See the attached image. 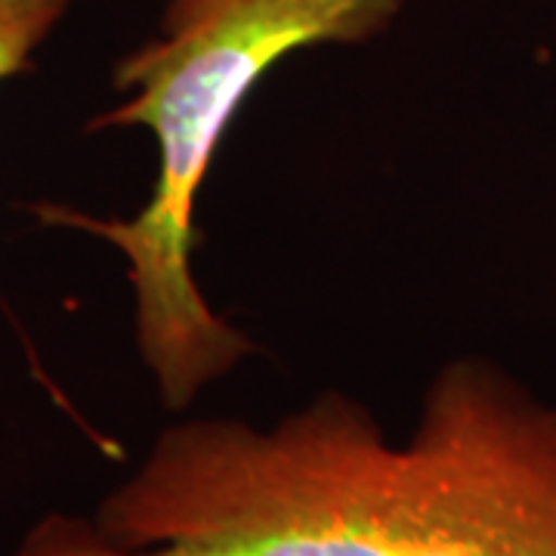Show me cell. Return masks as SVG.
I'll return each instance as SVG.
<instances>
[{"label":"cell","instance_id":"6da1fadb","mask_svg":"<svg viewBox=\"0 0 556 556\" xmlns=\"http://www.w3.org/2000/svg\"><path fill=\"white\" fill-rule=\"evenodd\" d=\"M402 0H167L161 35L115 65L127 100L87 124L90 134L146 127L159 177L137 217L102 219L68 204H38L47 226L115 244L134 288L137 346L167 412L192 405L254 343L195 285V195L244 97L278 60L316 43H358L383 31Z\"/></svg>","mask_w":556,"mask_h":556},{"label":"cell","instance_id":"3957f363","mask_svg":"<svg viewBox=\"0 0 556 556\" xmlns=\"http://www.w3.org/2000/svg\"><path fill=\"white\" fill-rule=\"evenodd\" d=\"M396 556H556V405L479 356L430 380L396 442Z\"/></svg>","mask_w":556,"mask_h":556},{"label":"cell","instance_id":"277c9868","mask_svg":"<svg viewBox=\"0 0 556 556\" xmlns=\"http://www.w3.org/2000/svg\"><path fill=\"white\" fill-rule=\"evenodd\" d=\"M72 0H0V80L16 78L53 35Z\"/></svg>","mask_w":556,"mask_h":556},{"label":"cell","instance_id":"7a4b0ae2","mask_svg":"<svg viewBox=\"0 0 556 556\" xmlns=\"http://www.w3.org/2000/svg\"><path fill=\"white\" fill-rule=\"evenodd\" d=\"M393 460L371 408L338 390L269 427L182 420L93 514H43L13 556H396Z\"/></svg>","mask_w":556,"mask_h":556}]
</instances>
